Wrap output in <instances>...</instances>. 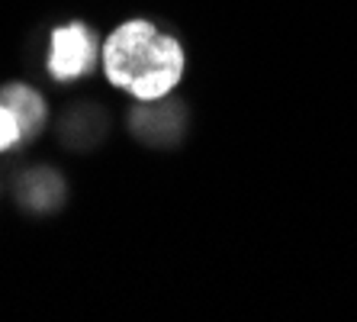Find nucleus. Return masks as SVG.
<instances>
[{"mask_svg": "<svg viewBox=\"0 0 357 322\" xmlns=\"http://www.w3.org/2000/svg\"><path fill=\"white\" fill-rule=\"evenodd\" d=\"M103 71L119 91L145 100H161L183 78V49L174 36L145 20H129L103 42Z\"/></svg>", "mask_w": 357, "mask_h": 322, "instance_id": "f257e3e1", "label": "nucleus"}, {"mask_svg": "<svg viewBox=\"0 0 357 322\" xmlns=\"http://www.w3.org/2000/svg\"><path fill=\"white\" fill-rule=\"evenodd\" d=\"M100 42L84 23H68L52 33L49 45V75L55 81H75L97 65Z\"/></svg>", "mask_w": 357, "mask_h": 322, "instance_id": "f03ea898", "label": "nucleus"}, {"mask_svg": "<svg viewBox=\"0 0 357 322\" xmlns=\"http://www.w3.org/2000/svg\"><path fill=\"white\" fill-rule=\"evenodd\" d=\"M17 197L29 213H55L65 197V181L49 168H33L20 177Z\"/></svg>", "mask_w": 357, "mask_h": 322, "instance_id": "7ed1b4c3", "label": "nucleus"}, {"mask_svg": "<svg viewBox=\"0 0 357 322\" xmlns=\"http://www.w3.org/2000/svg\"><path fill=\"white\" fill-rule=\"evenodd\" d=\"M0 103L17 116L23 142H33L36 136H39L42 123H45V103H42V97L33 87H26V84H7V87H0Z\"/></svg>", "mask_w": 357, "mask_h": 322, "instance_id": "20e7f679", "label": "nucleus"}, {"mask_svg": "<svg viewBox=\"0 0 357 322\" xmlns=\"http://www.w3.org/2000/svg\"><path fill=\"white\" fill-rule=\"evenodd\" d=\"M181 107H165L155 100V107H139L132 113V129L135 136L149 142H165V139H174L181 133Z\"/></svg>", "mask_w": 357, "mask_h": 322, "instance_id": "39448f33", "label": "nucleus"}, {"mask_svg": "<svg viewBox=\"0 0 357 322\" xmlns=\"http://www.w3.org/2000/svg\"><path fill=\"white\" fill-rule=\"evenodd\" d=\"M100 136V116L93 113L91 107H81L77 113L68 116L65 123V139L71 145H84L87 139H97Z\"/></svg>", "mask_w": 357, "mask_h": 322, "instance_id": "423d86ee", "label": "nucleus"}, {"mask_svg": "<svg viewBox=\"0 0 357 322\" xmlns=\"http://www.w3.org/2000/svg\"><path fill=\"white\" fill-rule=\"evenodd\" d=\"M20 142H23V136H20L17 116L0 103V152H10L13 145H20Z\"/></svg>", "mask_w": 357, "mask_h": 322, "instance_id": "0eeeda50", "label": "nucleus"}]
</instances>
